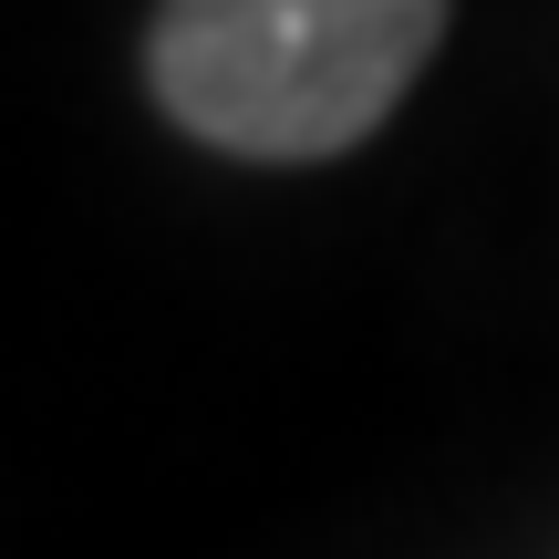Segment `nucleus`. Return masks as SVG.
<instances>
[{"label":"nucleus","instance_id":"obj_1","mask_svg":"<svg viewBox=\"0 0 559 559\" xmlns=\"http://www.w3.org/2000/svg\"><path fill=\"white\" fill-rule=\"evenodd\" d=\"M445 41V0H156L145 83L198 145L311 166L362 145Z\"/></svg>","mask_w":559,"mask_h":559}]
</instances>
